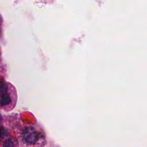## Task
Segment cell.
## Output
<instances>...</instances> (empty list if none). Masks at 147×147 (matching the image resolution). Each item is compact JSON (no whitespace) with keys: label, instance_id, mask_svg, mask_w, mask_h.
<instances>
[{"label":"cell","instance_id":"cell-6","mask_svg":"<svg viewBox=\"0 0 147 147\" xmlns=\"http://www.w3.org/2000/svg\"><path fill=\"white\" fill-rule=\"evenodd\" d=\"M1 134H2V131L0 130V137H1Z\"/></svg>","mask_w":147,"mask_h":147},{"label":"cell","instance_id":"cell-1","mask_svg":"<svg viewBox=\"0 0 147 147\" xmlns=\"http://www.w3.org/2000/svg\"><path fill=\"white\" fill-rule=\"evenodd\" d=\"M23 138L25 142L28 144H34L38 139L36 131L32 127L26 129L23 132Z\"/></svg>","mask_w":147,"mask_h":147},{"label":"cell","instance_id":"cell-5","mask_svg":"<svg viewBox=\"0 0 147 147\" xmlns=\"http://www.w3.org/2000/svg\"><path fill=\"white\" fill-rule=\"evenodd\" d=\"M2 118L1 115L0 114V122H1V121H2Z\"/></svg>","mask_w":147,"mask_h":147},{"label":"cell","instance_id":"cell-4","mask_svg":"<svg viewBox=\"0 0 147 147\" xmlns=\"http://www.w3.org/2000/svg\"><path fill=\"white\" fill-rule=\"evenodd\" d=\"M3 147H14V144L11 139H7L4 142Z\"/></svg>","mask_w":147,"mask_h":147},{"label":"cell","instance_id":"cell-3","mask_svg":"<svg viewBox=\"0 0 147 147\" xmlns=\"http://www.w3.org/2000/svg\"><path fill=\"white\" fill-rule=\"evenodd\" d=\"M8 87L7 84L2 81H0V97L6 94L7 92Z\"/></svg>","mask_w":147,"mask_h":147},{"label":"cell","instance_id":"cell-2","mask_svg":"<svg viewBox=\"0 0 147 147\" xmlns=\"http://www.w3.org/2000/svg\"><path fill=\"white\" fill-rule=\"evenodd\" d=\"M11 99L10 96V95L6 93L1 96V99H0V105L1 106H7L11 103Z\"/></svg>","mask_w":147,"mask_h":147}]
</instances>
